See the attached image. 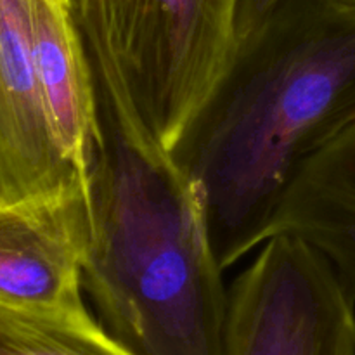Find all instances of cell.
I'll list each match as a JSON object with an SVG mask.
<instances>
[{"mask_svg": "<svg viewBox=\"0 0 355 355\" xmlns=\"http://www.w3.org/2000/svg\"><path fill=\"white\" fill-rule=\"evenodd\" d=\"M355 127V6L284 0L224 69L170 149L222 269L269 238L315 155Z\"/></svg>", "mask_w": 355, "mask_h": 355, "instance_id": "obj_1", "label": "cell"}, {"mask_svg": "<svg viewBox=\"0 0 355 355\" xmlns=\"http://www.w3.org/2000/svg\"><path fill=\"white\" fill-rule=\"evenodd\" d=\"M83 33V31H82ZM96 96L83 293L137 355H224L229 291L198 194L83 33Z\"/></svg>", "mask_w": 355, "mask_h": 355, "instance_id": "obj_2", "label": "cell"}, {"mask_svg": "<svg viewBox=\"0 0 355 355\" xmlns=\"http://www.w3.org/2000/svg\"><path fill=\"white\" fill-rule=\"evenodd\" d=\"M75 7L134 113L170 151L231 55L236 0H75Z\"/></svg>", "mask_w": 355, "mask_h": 355, "instance_id": "obj_3", "label": "cell"}, {"mask_svg": "<svg viewBox=\"0 0 355 355\" xmlns=\"http://www.w3.org/2000/svg\"><path fill=\"white\" fill-rule=\"evenodd\" d=\"M229 290L224 355H355V298L309 243L274 234Z\"/></svg>", "mask_w": 355, "mask_h": 355, "instance_id": "obj_4", "label": "cell"}, {"mask_svg": "<svg viewBox=\"0 0 355 355\" xmlns=\"http://www.w3.org/2000/svg\"><path fill=\"white\" fill-rule=\"evenodd\" d=\"M90 232L87 184L0 205V304L85 314L82 267Z\"/></svg>", "mask_w": 355, "mask_h": 355, "instance_id": "obj_5", "label": "cell"}, {"mask_svg": "<svg viewBox=\"0 0 355 355\" xmlns=\"http://www.w3.org/2000/svg\"><path fill=\"white\" fill-rule=\"evenodd\" d=\"M85 184L45 113L31 55L30 0H0V205Z\"/></svg>", "mask_w": 355, "mask_h": 355, "instance_id": "obj_6", "label": "cell"}, {"mask_svg": "<svg viewBox=\"0 0 355 355\" xmlns=\"http://www.w3.org/2000/svg\"><path fill=\"white\" fill-rule=\"evenodd\" d=\"M31 55L51 127L87 175L96 132V96L75 0H30Z\"/></svg>", "mask_w": 355, "mask_h": 355, "instance_id": "obj_7", "label": "cell"}, {"mask_svg": "<svg viewBox=\"0 0 355 355\" xmlns=\"http://www.w3.org/2000/svg\"><path fill=\"white\" fill-rule=\"evenodd\" d=\"M274 234L314 246L355 298V127L302 168L277 208Z\"/></svg>", "mask_w": 355, "mask_h": 355, "instance_id": "obj_8", "label": "cell"}, {"mask_svg": "<svg viewBox=\"0 0 355 355\" xmlns=\"http://www.w3.org/2000/svg\"><path fill=\"white\" fill-rule=\"evenodd\" d=\"M0 355H137L85 314L0 304Z\"/></svg>", "mask_w": 355, "mask_h": 355, "instance_id": "obj_9", "label": "cell"}, {"mask_svg": "<svg viewBox=\"0 0 355 355\" xmlns=\"http://www.w3.org/2000/svg\"><path fill=\"white\" fill-rule=\"evenodd\" d=\"M284 0H236L234 44L255 33Z\"/></svg>", "mask_w": 355, "mask_h": 355, "instance_id": "obj_10", "label": "cell"}, {"mask_svg": "<svg viewBox=\"0 0 355 355\" xmlns=\"http://www.w3.org/2000/svg\"><path fill=\"white\" fill-rule=\"evenodd\" d=\"M343 2H347V3H352V6H355V0H343Z\"/></svg>", "mask_w": 355, "mask_h": 355, "instance_id": "obj_11", "label": "cell"}]
</instances>
